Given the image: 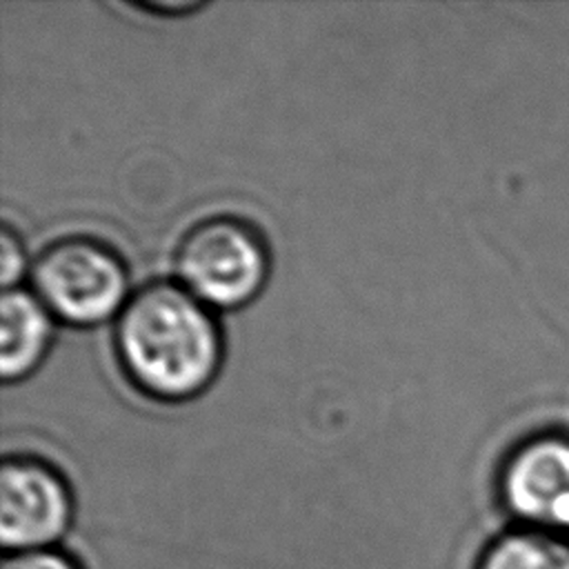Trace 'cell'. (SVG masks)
Listing matches in <instances>:
<instances>
[{
  "instance_id": "1",
  "label": "cell",
  "mask_w": 569,
  "mask_h": 569,
  "mask_svg": "<svg viewBox=\"0 0 569 569\" xmlns=\"http://www.w3.org/2000/svg\"><path fill=\"white\" fill-rule=\"evenodd\" d=\"M113 349L140 393L182 402L213 382L222 362V333L213 309L178 280H151L131 291L118 313Z\"/></svg>"
},
{
  "instance_id": "2",
  "label": "cell",
  "mask_w": 569,
  "mask_h": 569,
  "mask_svg": "<svg viewBox=\"0 0 569 569\" xmlns=\"http://www.w3.org/2000/svg\"><path fill=\"white\" fill-rule=\"evenodd\" d=\"M29 282L49 313L73 327L118 318L131 296L122 258L91 236H64L42 247L29 267Z\"/></svg>"
},
{
  "instance_id": "3",
  "label": "cell",
  "mask_w": 569,
  "mask_h": 569,
  "mask_svg": "<svg viewBox=\"0 0 569 569\" xmlns=\"http://www.w3.org/2000/svg\"><path fill=\"white\" fill-rule=\"evenodd\" d=\"M176 280L211 309L251 302L269 278L262 233L236 216H209L191 224L176 247Z\"/></svg>"
},
{
  "instance_id": "4",
  "label": "cell",
  "mask_w": 569,
  "mask_h": 569,
  "mask_svg": "<svg viewBox=\"0 0 569 569\" xmlns=\"http://www.w3.org/2000/svg\"><path fill=\"white\" fill-rule=\"evenodd\" d=\"M73 518L64 476L36 456H7L0 467V542L9 553L53 549Z\"/></svg>"
},
{
  "instance_id": "5",
  "label": "cell",
  "mask_w": 569,
  "mask_h": 569,
  "mask_svg": "<svg viewBox=\"0 0 569 569\" xmlns=\"http://www.w3.org/2000/svg\"><path fill=\"white\" fill-rule=\"evenodd\" d=\"M500 498L516 518L569 533V438L518 445L500 469Z\"/></svg>"
},
{
  "instance_id": "6",
  "label": "cell",
  "mask_w": 569,
  "mask_h": 569,
  "mask_svg": "<svg viewBox=\"0 0 569 569\" xmlns=\"http://www.w3.org/2000/svg\"><path fill=\"white\" fill-rule=\"evenodd\" d=\"M53 316L31 289L11 287L0 296V378L4 382L29 376L44 358Z\"/></svg>"
},
{
  "instance_id": "7",
  "label": "cell",
  "mask_w": 569,
  "mask_h": 569,
  "mask_svg": "<svg viewBox=\"0 0 569 569\" xmlns=\"http://www.w3.org/2000/svg\"><path fill=\"white\" fill-rule=\"evenodd\" d=\"M478 569H569V545L542 531H511L485 549Z\"/></svg>"
},
{
  "instance_id": "8",
  "label": "cell",
  "mask_w": 569,
  "mask_h": 569,
  "mask_svg": "<svg viewBox=\"0 0 569 569\" xmlns=\"http://www.w3.org/2000/svg\"><path fill=\"white\" fill-rule=\"evenodd\" d=\"M27 271V258H24V247L18 238V233L9 227L2 224L0 229V282L2 289L18 287V280Z\"/></svg>"
},
{
  "instance_id": "9",
  "label": "cell",
  "mask_w": 569,
  "mask_h": 569,
  "mask_svg": "<svg viewBox=\"0 0 569 569\" xmlns=\"http://www.w3.org/2000/svg\"><path fill=\"white\" fill-rule=\"evenodd\" d=\"M0 569H80V567L69 556L56 549H42V551L9 553L4 556Z\"/></svg>"
}]
</instances>
